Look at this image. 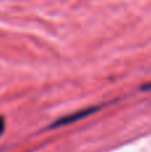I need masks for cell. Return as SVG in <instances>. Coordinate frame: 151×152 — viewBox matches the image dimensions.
Masks as SVG:
<instances>
[{
  "mask_svg": "<svg viewBox=\"0 0 151 152\" xmlns=\"http://www.w3.org/2000/svg\"><path fill=\"white\" fill-rule=\"evenodd\" d=\"M95 111H98V107H92V108H88V110H83V111H80V112L72 113V115L66 116V118L60 119V120H59L58 123L52 124V127H59V126H64V124L74 123V121L79 120V119L86 118V116H88V115H91V113H94V112H95Z\"/></svg>",
  "mask_w": 151,
  "mask_h": 152,
  "instance_id": "6da1fadb",
  "label": "cell"
},
{
  "mask_svg": "<svg viewBox=\"0 0 151 152\" xmlns=\"http://www.w3.org/2000/svg\"><path fill=\"white\" fill-rule=\"evenodd\" d=\"M3 131H4V119L0 118V135H1Z\"/></svg>",
  "mask_w": 151,
  "mask_h": 152,
  "instance_id": "7a4b0ae2",
  "label": "cell"
}]
</instances>
